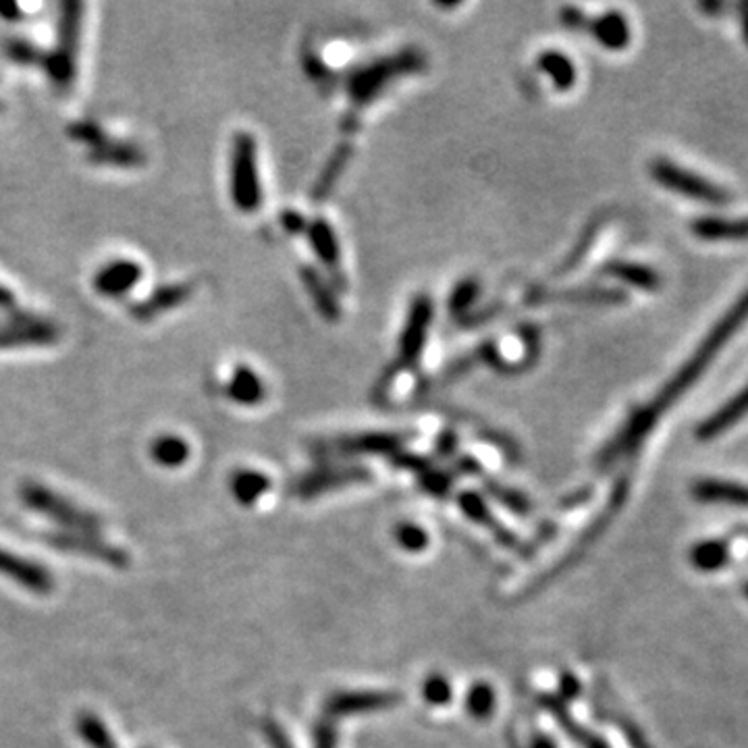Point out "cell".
I'll list each match as a JSON object with an SVG mask.
<instances>
[{"instance_id":"obj_30","label":"cell","mask_w":748,"mask_h":748,"mask_svg":"<svg viewBox=\"0 0 748 748\" xmlns=\"http://www.w3.org/2000/svg\"><path fill=\"white\" fill-rule=\"evenodd\" d=\"M692 560L697 563V568L713 570V568H720L726 561V549H724V545L706 542V545H701L699 549H694Z\"/></svg>"},{"instance_id":"obj_10","label":"cell","mask_w":748,"mask_h":748,"mask_svg":"<svg viewBox=\"0 0 748 748\" xmlns=\"http://www.w3.org/2000/svg\"><path fill=\"white\" fill-rule=\"evenodd\" d=\"M144 274V269L136 260H113L94 274V290L104 297H121L133 290Z\"/></svg>"},{"instance_id":"obj_24","label":"cell","mask_w":748,"mask_h":748,"mask_svg":"<svg viewBox=\"0 0 748 748\" xmlns=\"http://www.w3.org/2000/svg\"><path fill=\"white\" fill-rule=\"evenodd\" d=\"M697 498L703 501H724V503H736V505H748V489L732 482L722 480H705L697 484L694 489Z\"/></svg>"},{"instance_id":"obj_7","label":"cell","mask_w":748,"mask_h":748,"mask_svg":"<svg viewBox=\"0 0 748 748\" xmlns=\"http://www.w3.org/2000/svg\"><path fill=\"white\" fill-rule=\"evenodd\" d=\"M651 175L665 189L682 194L686 198H692L697 202H705L711 207H726L729 202L726 189L711 184L705 177H701L692 171H686L682 166H678L667 159H657L651 165Z\"/></svg>"},{"instance_id":"obj_25","label":"cell","mask_w":748,"mask_h":748,"mask_svg":"<svg viewBox=\"0 0 748 748\" xmlns=\"http://www.w3.org/2000/svg\"><path fill=\"white\" fill-rule=\"evenodd\" d=\"M350 156H352V145L343 144L337 148V152L332 154L331 161L327 163L325 171L320 173V177H318V182L314 186V198L323 200V198H327L331 194L332 186L339 179V175L343 173Z\"/></svg>"},{"instance_id":"obj_29","label":"cell","mask_w":748,"mask_h":748,"mask_svg":"<svg viewBox=\"0 0 748 748\" xmlns=\"http://www.w3.org/2000/svg\"><path fill=\"white\" fill-rule=\"evenodd\" d=\"M394 697L387 694H350V697H341L332 703V709L339 713L346 711H353V709H374V706H385L394 703Z\"/></svg>"},{"instance_id":"obj_6","label":"cell","mask_w":748,"mask_h":748,"mask_svg":"<svg viewBox=\"0 0 748 748\" xmlns=\"http://www.w3.org/2000/svg\"><path fill=\"white\" fill-rule=\"evenodd\" d=\"M431 320H433V302L426 295H418L414 302H412V308H410L406 327H404L401 339H399V358H397L394 369L385 374L383 381L378 383V387L385 394L391 387L395 374L404 371V369L414 366L416 362L420 360L424 341H426V331L431 327Z\"/></svg>"},{"instance_id":"obj_17","label":"cell","mask_w":748,"mask_h":748,"mask_svg":"<svg viewBox=\"0 0 748 748\" xmlns=\"http://www.w3.org/2000/svg\"><path fill=\"white\" fill-rule=\"evenodd\" d=\"M300 274H302L306 291L311 293V297L314 300V306L318 308V312H320L327 320H331V323L339 320V314H341L339 304H337V300H335V295H332L331 288L320 279V274L312 269V267H302Z\"/></svg>"},{"instance_id":"obj_21","label":"cell","mask_w":748,"mask_h":748,"mask_svg":"<svg viewBox=\"0 0 748 748\" xmlns=\"http://www.w3.org/2000/svg\"><path fill=\"white\" fill-rule=\"evenodd\" d=\"M312 248L318 254V258L327 265V269H339V246L335 239L332 229L325 221H314L306 229Z\"/></svg>"},{"instance_id":"obj_5","label":"cell","mask_w":748,"mask_h":748,"mask_svg":"<svg viewBox=\"0 0 748 748\" xmlns=\"http://www.w3.org/2000/svg\"><path fill=\"white\" fill-rule=\"evenodd\" d=\"M21 499H23V503L27 507H32L34 512H40L46 518L59 522L61 526L69 528L71 533L94 535L101 528V524H103L94 514L85 512L82 507H78L75 503L67 501L59 493L42 487L38 482L25 484L21 489Z\"/></svg>"},{"instance_id":"obj_9","label":"cell","mask_w":748,"mask_h":748,"mask_svg":"<svg viewBox=\"0 0 748 748\" xmlns=\"http://www.w3.org/2000/svg\"><path fill=\"white\" fill-rule=\"evenodd\" d=\"M52 542L62 549V551H71V553H82L87 558L94 560H103L113 565V568H127L129 558L127 553L121 551L119 547H113L104 540L96 539L94 535H85V533H61L57 537H52Z\"/></svg>"},{"instance_id":"obj_4","label":"cell","mask_w":748,"mask_h":748,"mask_svg":"<svg viewBox=\"0 0 748 748\" xmlns=\"http://www.w3.org/2000/svg\"><path fill=\"white\" fill-rule=\"evenodd\" d=\"M231 198L242 212H254L262 202L258 165H256V142L242 131L233 140L231 150Z\"/></svg>"},{"instance_id":"obj_1","label":"cell","mask_w":748,"mask_h":748,"mask_svg":"<svg viewBox=\"0 0 748 748\" xmlns=\"http://www.w3.org/2000/svg\"><path fill=\"white\" fill-rule=\"evenodd\" d=\"M747 320L748 290L720 318V323L709 331L703 343L699 346V350L686 360L685 366L669 378V383L655 397V401L644 406L643 410H639L628 420L622 433L616 436L607 445V449L603 452V459H613V457L622 456V454H628L630 449H634L646 436V433L655 426V422L659 420V416L664 414V410H667L680 395L686 394L697 383V378L705 373L706 366L713 362V358L722 352V348L734 337V332L738 331Z\"/></svg>"},{"instance_id":"obj_26","label":"cell","mask_w":748,"mask_h":748,"mask_svg":"<svg viewBox=\"0 0 748 748\" xmlns=\"http://www.w3.org/2000/svg\"><path fill=\"white\" fill-rule=\"evenodd\" d=\"M401 443V436L397 435H366L346 439L339 443L341 452H362V454H383L391 452Z\"/></svg>"},{"instance_id":"obj_40","label":"cell","mask_w":748,"mask_h":748,"mask_svg":"<svg viewBox=\"0 0 748 748\" xmlns=\"http://www.w3.org/2000/svg\"><path fill=\"white\" fill-rule=\"evenodd\" d=\"M740 23H743V36L748 44V2L740 4Z\"/></svg>"},{"instance_id":"obj_18","label":"cell","mask_w":748,"mask_h":748,"mask_svg":"<svg viewBox=\"0 0 748 748\" xmlns=\"http://www.w3.org/2000/svg\"><path fill=\"white\" fill-rule=\"evenodd\" d=\"M535 304L539 302H584V304H622L626 293L620 290H578L568 293H545L537 291L530 295ZM530 300V302H533Z\"/></svg>"},{"instance_id":"obj_37","label":"cell","mask_w":748,"mask_h":748,"mask_svg":"<svg viewBox=\"0 0 748 748\" xmlns=\"http://www.w3.org/2000/svg\"><path fill=\"white\" fill-rule=\"evenodd\" d=\"M281 225L288 229L290 233H300V231H306L308 229V223L304 221L302 214L293 212V210H288L281 214Z\"/></svg>"},{"instance_id":"obj_15","label":"cell","mask_w":748,"mask_h":748,"mask_svg":"<svg viewBox=\"0 0 748 748\" xmlns=\"http://www.w3.org/2000/svg\"><path fill=\"white\" fill-rule=\"evenodd\" d=\"M748 414V385L736 395L734 399H729L724 404L717 412L709 416L705 422L699 426L697 436L699 439H713V436L722 435L729 426H734L738 420H743Z\"/></svg>"},{"instance_id":"obj_8","label":"cell","mask_w":748,"mask_h":748,"mask_svg":"<svg viewBox=\"0 0 748 748\" xmlns=\"http://www.w3.org/2000/svg\"><path fill=\"white\" fill-rule=\"evenodd\" d=\"M57 339V325L42 318H13L0 325V350L21 346H50Z\"/></svg>"},{"instance_id":"obj_35","label":"cell","mask_w":748,"mask_h":748,"mask_svg":"<svg viewBox=\"0 0 748 748\" xmlns=\"http://www.w3.org/2000/svg\"><path fill=\"white\" fill-rule=\"evenodd\" d=\"M397 540H399L401 547H406L408 551H420V549L429 542L426 535H424L418 526H412V524L401 526V528L397 530Z\"/></svg>"},{"instance_id":"obj_33","label":"cell","mask_w":748,"mask_h":748,"mask_svg":"<svg viewBox=\"0 0 748 748\" xmlns=\"http://www.w3.org/2000/svg\"><path fill=\"white\" fill-rule=\"evenodd\" d=\"M424 697H426L429 703L443 705V703H447L449 697H452V686L447 685L445 678L433 676V678H429V682L424 686Z\"/></svg>"},{"instance_id":"obj_28","label":"cell","mask_w":748,"mask_h":748,"mask_svg":"<svg viewBox=\"0 0 748 748\" xmlns=\"http://www.w3.org/2000/svg\"><path fill=\"white\" fill-rule=\"evenodd\" d=\"M269 489V478L258 472H237L231 480V491L242 503H254Z\"/></svg>"},{"instance_id":"obj_36","label":"cell","mask_w":748,"mask_h":748,"mask_svg":"<svg viewBox=\"0 0 748 748\" xmlns=\"http://www.w3.org/2000/svg\"><path fill=\"white\" fill-rule=\"evenodd\" d=\"M461 507H464V510H468V514H470L472 518L482 519L484 516H489V512H487L484 503H482V501H480L475 493H466V495H461Z\"/></svg>"},{"instance_id":"obj_20","label":"cell","mask_w":748,"mask_h":748,"mask_svg":"<svg viewBox=\"0 0 748 748\" xmlns=\"http://www.w3.org/2000/svg\"><path fill=\"white\" fill-rule=\"evenodd\" d=\"M90 159L104 165L136 166L144 163V154L136 145L106 140L104 144L90 150Z\"/></svg>"},{"instance_id":"obj_19","label":"cell","mask_w":748,"mask_h":748,"mask_svg":"<svg viewBox=\"0 0 748 748\" xmlns=\"http://www.w3.org/2000/svg\"><path fill=\"white\" fill-rule=\"evenodd\" d=\"M227 391L233 401L244 404V406H256L265 397L262 381L258 378V374L254 373L252 369H246V366L235 369Z\"/></svg>"},{"instance_id":"obj_39","label":"cell","mask_w":748,"mask_h":748,"mask_svg":"<svg viewBox=\"0 0 748 748\" xmlns=\"http://www.w3.org/2000/svg\"><path fill=\"white\" fill-rule=\"evenodd\" d=\"M13 304H15L13 293L0 285V308H13Z\"/></svg>"},{"instance_id":"obj_34","label":"cell","mask_w":748,"mask_h":748,"mask_svg":"<svg viewBox=\"0 0 748 748\" xmlns=\"http://www.w3.org/2000/svg\"><path fill=\"white\" fill-rule=\"evenodd\" d=\"M4 52L17 62H34L40 61L42 57L36 52V46H32L30 42L25 40H9L4 46Z\"/></svg>"},{"instance_id":"obj_13","label":"cell","mask_w":748,"mask_h":748,"mask_svg":"<svg viewBox=\"0 0 748 748\" xmlns=\"http://www.w3.org/2000/svg\"><path fill=\"white\" fill-rule=\"evenodd\" d=\"M194 288L189 283H182V285H165V288H159L154 291L148 300L136 304L131 308V314L138 318V320H150V318H156L159 314L163 312L171 311L179 304H184L187 297L191 295Z\"/></svg>"},{"instance_id":"obj_27","label":"cell","mask_w":748,"mask_h":748,"mask_svg":"<svg viewBox=\"0 0 748 748\" xmlns=\"http://www.w3.org/2000/svg\"><path fill=\"white\" fill-rule=\"evenodd\" d=\"M78 732L90 748H117V743L110 736L108 727L104 726L103 722L92 713H82L78 717Z\"/></svg>"},{"instance_id":"obj_12","label":"cell","mask_w":748,"mask_h":748,"mask_svg":"<svg viewBox=\"0 0 748 748\" xmlns=\"http://www.w3.org/2000/svg\"><path fill=\"white\" fill-rule=\"evenodd\" d=\"M591 36L609 50H623L630 44V25L620 11H609L586 23Z\"/></svg>"},{"instance_id":"obj_32","label":"cell","mask_w":748,"mask_h":748,"mask_svg":"<svg viewBox=\"0 0 748 748\" xmlns=\"http://www.w3.org/2000/svg\"><path fill=\"white\" fill-rule=\"evenodd\" d=\"M468 709L477 715V717H487L493 709V692L489 686L480 685L472 688L470 697H468Z\"/></svg>"},{"instance_id":"obj_16","label":"cell","mask_w":748,"mask_h":748,"mask_svg":"<svg viewBox=\"0 0 748 748\" xmlns=\"http://www.w3.org/2000/svg\"><path fill=\"white\" fill-rule=\"evenodd\" d=\"M603 272L639 290L655 291L662 288V277L657 274V270L636 262H609Z\"/></svg>"},{"instance_id":"obj_11","label":"cell","mask_w":748,"mask_h":748,"mask_svg":"<svg viewBox=\"0 0 748 748\" xmlns=\"http://www.w3.org/2000/svg\"><path fill=\"white\" fill-rule=\"evenodd\" d=\"M0 574L34 593H48L52 588V578L44 568L4 549H0Z\"/></svg>"},{"instance_id":"obj_23","label":"cell","mask_w":748,"mask_h":748,"mask_svg":"<svg viewBox=\"0 0 748 748\" xmlns=\"http://www.w3.org/2000/svg\"><path fill=\"white\" fill-rule=\"evenodd\" d=\"M150 454H152L156 464H161L165 468H179L189 457V445H187V441H184L182 436H159L152 443Z\"/></svg>"},{"instance_id":"obj_22","label":"cell","mask_w":748,"mask_h":748,"mask_svg":"<svg viewBox=\"0 0 748 748\" xmlns=\"http://www.w3.org/2000/svg\"><path fill=\"white\" fill-rule=\"evenodd\" d=\"M540 71H545L553 83L556 87L565 92V90H572V85L576 83V69H574V62L570 61L565 55H561L558 50H549V52H542L539 57Z\"/></svg>"},{"instance_id":"obj_41","label":"cell","mask_w":748,"mask_h":748,"mask_svg":"<svg viewBox=\"0 0 748 748\" xmlns=\"http://www.w3.org/2000/svg\"><path fill=\"white\" fill-rule=\"evenodd\" d=\"M535 748H553V743H549V740H539V743L535 745Z\"/></svg>"},{"instance_id":"obj_2","label":"cell","mask_w":748,"mask_h":748,"mask_svg":"<svg viewBox=\"0 0 748 748\" xmlns=\"http://www.w3.org/2000/svg\"><path fill=\"white\" fill-rule=\"evenodd\" d=\"M424 67V57L418 50H404L394 57L366 65L353 71L348 80V94L355 106H364L374 101V96L394 82L395 78L420 71Z\"/></svg>"},{"instance_id":"obj_3","label":"cell","mask_w":748,"mask_h":748,"mask_svg":"<svg viewBox=\"0 0 748 748\" xmlns=\"http://www.w3.org/2000/svg\"><path fill=\"white\" fill-rule=\"evenodd\" d=\"M82 11L80 2H65L61 4V17L57 27V46L52 55L46 57V71L52 82L67 87L73 82L78 71V48L82 34Z\"/></svg>"},{"instance_id":"obj_14","label":"cell","mask_w":748,"mask_h":748,"mask_svg":"<svg viewBox=\"0 0 748 748\" xmlns=\"http://www.w3.org/2000/svg\"><path fill=\"white\" fill-rule=\"evenodd\" d=\"M692 233L705 242H743L748 239V219L705 217L692 223Z\"/></svg>"},{"instance_id":"obj_31","label":"cell","mask_w":748,"mask_h":748,"mask_svg":"<svg viewBox=\"0 0 748 748\" xmlns=\"http://www.w3.org/2000/svg\"><path fill=\"white\" fill-rule=\"evenodd\" d=\"M477 295L478 283L475 279L461 281L456 290H454V293H452V297H449V308H452L456 316H459L461 312L466 311L477 300Z\"/></svg>"},{"instance_id":"obj_38","label":"cell","mask_w":748,"mask_h":748,"mask_svg":"<svg viewBox=\"0 0 748 748\" xmlns=\"http://www.w3.org/2000/svg\"><path fill=\"white\" fill-rule=\"evenodd\" d=\"M0 15L7 20H21L20 7L15 2H0Z\"/></svg>"}]
</instances>
